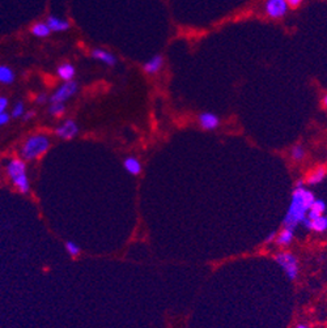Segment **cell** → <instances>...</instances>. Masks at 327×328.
<instances>
[{
	"instance_id": "52a82bcc",
	"label": "cell",
	"mask_w": 327,
	"mask_h": 328,
	"mask_svg": "<svg viewBox=\"0 0 327 328\" xmlns=\"http://www.w3.org/2000/svg\"><path fill=\"white\" fill-rule=\"evenodd\" d=\"M79 134V126L75 120L66 119L59 127H56L55 135L63 140H72Z\"/></svg>"
},
{
	"instance_id": "e0dca14e",
	"label": "cell",
	"mask_w": 327,
	"mask_h": 328,
	"mask_svg": "<svg viewBox=\"0 0 327 328\" xmlns=\"http://www.w3.org/2000/svg\"><path fill=\"white\" fill-rule=\"evenodd\" d=\"M327 175V170L324 166H318L314 170H312L309 175H308V183L312 184V186H316V184H319L324 180Z\"/></svg>"
},
{
	"instance_id": "5b68a950",
	"label": "cell",
	"mask_w": 327,
	"mask_h": 328,
	"mask_svg": "<svg viewBox=\"0 0 327 328\" xmlns=\"http://www.w3.org/2000/svg\"><path fill=\"white\" fill-rule=\"evenodd\" d=\"M77 90H79V84L75 80L63 83L49 99L51 101V104H65L66 101H68L71 97L77 93Z\"/></svg>"
},
{
	"instance_id": "6da1fadb",
	"label": "cell",
	"mask_w": 327,
	"mask_h": 328,
	"mask_svg": "<svg viewBox=\"0 0 327 328\" xmlns=\"http://www.w3.org/2000/svg\"><path fill=\"white\" fill-rule=\"evenodd\" d=\"M314 200H316L314 194L304 186L302 180H298L292 192L291 203H289L288 211L284 217V228L295 230L298 225L302 224Z\"/></svg>"
},
{
	"instance_id": "2e32d148",
	"label": "cell",
	"mask_w": 327,
	"mask_h": 328,
	"mask_svg": "<svg viewBox=\"0 0 327 328\" xmlns=\"http://www.w3.org/2000/svg\"><path fill=\"white\" fill-rule=\"evenodd\" d=\"M326 208H327L326 203H324L323 200H321V199H316V200H314V203L312 204V207L309 208V212H308L306 218L308 220H314V218L324 215V212H326Z\"/></svg>"
},
{
	"instance_id": "5bb4252c",
	"label": "cell",
	"mask_w": 327,
	"mask_h": 328,
	"mask_svg": "<svg viewBox=\"0 0 327 328\" xmlns=\"http://www.w3.org/2000/svg\"><path fill=\"white\" fill-rule=\"evenodd\" d=\"M56 75L65 83L72 81L75 75H76V70L71 63H62L56 70Z\"/></svg>"
},
{
	"instance_id": "484cf974",
	"label": "cell",
	"mask_w": 327,
	"mask_h": 328,
	"mask_svg": "<svg viewBox=\"0 0 327 328\" xmlns=\"http://www.w3.org/2000/svg\"><path fill=\"white\" fill-rule=\"evenodd\" d=\"M276 234H278V232L270 233L266 237V239H264V243H272V242L275 241V238H276Z\"/></svg>"
},
{
	"instance_id": "d4e9b609",
	"label": "cell",
	"mask_w": 327,
	"mask_h": 328,
	"mask_svg": "<svg viewBox=\"0 0 327 328\" xmlns=\"http://www.w3.org/2000/svg\"><path fill=\"white\" fill-rule=\"evenodd\" d=\"M9 119H11V115L7 113H2L0 114V127L4 125H7V123L9 122Z\"/></svg>"
},
{
	"instance_id": "ac0fdd59",
	"label": "cell",
	"mask_w": 327,
	"mask_h": 328,
	"mask_svg": "<svg viewBox=\"0 0 327 328\" xmlns=\"http://www.w3.org/2000/svg\"><path fill=\"white\" fill-rule=\"evenodd\" d=\"M30 33H32V34L37 38H46V37H49L50 33H51V30H50V28L47 26L46 23H42V21H39V23H35L34 25L32 26Z\"/></svg>"
},
{
	"instance_id": "4fadbf2b",
	"label": "cell",
	"mask_w": 327,
	"mask_h": 328,
	"mask_svg": "<svg viewBox=\"0 0 327 328\" xmlns=\"http://www.w3.org/2000/svg\"><path fill=\"white\" fill-rule=\"evenodd\" d=\"M123 168L129 174L131 175H139L141 173V162L137 157L130 156L126 157L125 161H123Z\"/></svg>"
},
{
	"instance_id": "4dcf8cb0",
	"label": "cell",
	"mask_w": 327,
	"mask_h": 328,
	"mask_svg": "<svg viewBox=\"0 0 327 328\" xmlns=\"http://www.w3.org/2000/svg\"><path fill=\"white\" fill-rule=\"evenodd\" d=\"M323 105H324V108L327 109V94L323 97Z\"/></svg>"
},
{
	"instance_id": "9c48e42d",
	"label": "cell",
	"mask_w": 327,
	"mask_h": 328,
	"mask_svg": "<svg viewBox=\"0 0 327 328\" xmlns=\"http://www.w3.org/2000/svg\"><path fill=\"white\" fill-rule=\"evenodd\" d=\"M91 55L92 58L101 61V63H104L105 66H108V67H114L115 64H117V58H115V55L114 54H111L110 51H108V50L94 49L92 50Z\"/></svg>"
},
{
	"instance_id": "9a60e30c",
	"label": "cell",
	"mask_w": 327,
	"mask_h": 328,
	"mask_svg": "<svg viewBox=\"0 0 327 328\" xmlns=\"http://www.w3.org/2000/svg\"><path fill=\"white\" fill-rule=\"evenodd\" d=\"M293 238H295V230L289 229V228H284L283 230L276 234V238H275V242L276 244L280 247L284 246H289V244L292 243Z\"/></svg>"
},
{
	"instance_id": "3957f363",
	"label": "cell",
	"mask_w": 327,
	"mask_h": 328,
	"mask_svg": "<svg viewBox=\"0 0 327 328\" xmlns=\"http://www.w3.org/2000/svg\"><path fill=\"white\" fill-rule=\"evenodd\" d=\"M7 174L11 178L13 186L21 192L28 194L30 191V183L27 173V165L23 160L13 158L7 163Z\"/></svg>"
},
{
	"instance_id": "cb8c5ba5",
	"label": "cell",
	"mask_w": 327,
	"mask_h": 328,
	"mask_svg": "<svg viewBox=\"0 0 327 328\" xmlns=\"http://www.w3.org/2000/svg\"><path fill=\"white\" fill-rule=\"evenodd\" d=\"M7 108H8V99L6 97L0 96V114L6 113Z\"/></svg>"
},
{
	"instance_id": "7402d4cb",
	"label": "cell",
	"mask_w": 327,
	"mask_h": 328,
	"mask_svg": "<svg viewBox=\"0 0 327 328\" xmlns=\"http://www.w3.org/2000/svg\"><path fill=\"white\" fill-rule=\"evenodd\" d=\"M66 111L65 104H51L49 109V113L54 116H60L63 115Z\"/></svg>"
},
{
	"instance_id": "4316f807",
	"label": "cell",
	"mask_w": 327,
	"mask_h": 328,
	"mask_svg": "<svg viewBox=\"0 0 327 328\" xmlns=\"http://www.w3.org/2000/svg\"><path fill=\"white\" fill-rule=\"evenodd\" d=\"M47 99L49 98H47L46 94H38V96H37V98H35V102H37L38 105H44V104H46Z\"/></svg>"
},
{
	"instance_id": "8992f818",
	"label": "cell",
	"mask_w": 327,
	"mask_h": 328,
	"mask_svg": "<svg viewBox=\"0 0 327 328\" xmlns=\"http://www.w3.org/2000/svg\"><path fill=\"white\" fill-rule=\"evenodd\" d=\"M289 11V6L287 0H266L264 3V12L270 18L279 20L285 17Z\"/></svg>"
},
{
	"instance_id": "ba28073f",
	"label": "cell",
	"mask_w": 327,
	"mask_h": 328,
	"mask_svg": "<svg viewBox=\"0 0 327 328\" xmlns=\"http://www.w3.org/2000/svg\"><path fill=\"white\" fill-rule=\"evenodd\" d=\"M198 123L205 131H215L220 126V118L216 114L205 111L198 115Z\"/></svg>"
},
{
	"instance_id": "83f0119b",
	"label": "cell",
	"mask_w": 327,
	"mask_h": 328,
	"mask_svg": "<svg viewBox=\"0 0 327 328\" xmlns=\"http://www.w3.org/2000/svg\"><path fill=\"white\" fill-rule=\"evenodd\" d=\"M287 2H288L289 8H291V7H292V8H297V7L300 6L304 0H287Z\"/></svg>"
},
{
	"instance_id": "277c9868",
	"label": "cell",
	"mask_w": 327,
	"mask_h": 328,
	"mask_svg": "<svg viewBox=\"0 0 327 328\" xmlns=\"http://www.w3.org/2000/svg\"><path fill=\"white\" fill-rule=\"evenodd\" d=\"M275 260L283 268L289 280L297 279L300 267H298V260L295 256V254L289 253V251H281V253L275 255Z\"/></svg>"
},
{
	"instance_id": "8fae6325",
	"label": "cell",
	"mask_w": 327,
	"mask_h": 328,
	"mask_svg": "<svg viewBox=\"0 0 327 328\" xmlns=\"http://www.w3.org/2000/svg\"><path fill=\"white\" fill-rule=\"evenodd\" d=\"M302 224L306 227V229L313 230V232L323 233L327 230V216L322 215L319 216V217L314 218V220H308V218H305V221Z\"/></svg>"
},
{
	"instance_id": "7a4b0ae2",
	"label": "cell",
	"mask_w": 327,
	"mask_h": 328,
	"mask_svg": "<svg viewBox=\"0 0 327 328\" xmlns=\"http://www.w3.org/2000/svg\"><path fill=\"white\" fill-rule=\"evenodd\" d=\"M50 148L49 136L44 134H35L28 137L21 147V158L24 161H34L46 153Z\"/></svg>"
},
{
	"instance_id": "d6986e66",
	"label": "cell",
	"mask_w": 327,
	"mask_h": 328,
	"mask_svg": "<svg viewBox=\"0 0 327 328\" xmlns=\"http://www.w3.org/2000/svg\"><path fill=\"white\" fill-rule=\"evenodd\" d=\"M15 72L8 66H0V84L11 85L15 81Z\"/></svg>"
},
{
	"instance_id": "f546056e",
	"label": "cell",
	"mask_w": 327,
	"mask_h": 328,
	"mask_svg": "<svg viewBox=\"0 0 327 328\" xmlns=\"http://www.w3.org/2000/svg\"><path fill=\"white\" fill-rule=\"evenodd\" d=\"M296 328H312V327L308 324H305V323H300V324H297V327Z\"/></svg>"
},
{
	"instance_id": "44dd1931",
	"label": "cell",
	"mask_w": 327,
	"mask_h": 328,
	"mask_svg": "<svg viewBox=\"0 0 327 328\" xmlns=\"http://www.w3.org/2000/svg\"><path fill=\"white\" fill-rule=\"evenodd\" d=\"M65 247H66V251H67L68 255H70L71 258H77V256L81 254V249L79 247V244L75 243V242L72 241L66 242Z\"/></svg>"
},
{
	"instance_id": "30bf717a",
	"label": "cell",
	"mask_w": 327,
	"mask_h": 328,
	"mask_svg": "<svg viewBox=\"0 0 327 328\" xmlns=\"http://www.w3.org/2000/svg\"><path fill=\"white\" fill-rule=\"evenodd\" d=\"M163 63H165L163 56L160 55V54H157V55L152 56V58L149 59V60H147L146 63L143 64V71L147 73V75H151V76L156 75V73H158L161 70H162Z\"/></svg>"
},
{
	"instance_id": "7c38bea8",
	"label": "cell",
	"mask_w": 327,
	"mask_h": 328,
	"mask_svg": "<svg viewBox=\"0 0 327 328\" xmlns=\"http://www.w3.org/2000/svg\"><path fill=\"white\" fill-rule=\"evenodd\" d=\"M47 26L50 28L51 32L60 33V32H67L70 29V23L66 20H62V18L55 17V16H49L46 20Z\"/></svg>"
},
{
	"instance_id": "ffe728a7",
	"label": "cell",
	"mask_w": 327,
	"mask_h": 328,
	"mask_svg": "<svg viewBox=\"0 0 327 328\" xmlns=\"http://www.w3.org/2000/svg\"><path fill=\"white\" fill-rule=\"evenodd\" d=\"M291 157H292V160L296 161V162H301V161L304 160L305 157H306V151H305L304 146H301V144H296L291 148Z\"/></svg>"
},
{
	"instance_id": "f1b7e54d",
	"label": "cell",
	"mask_w": 327,
	"mask_h": 328,
	"mask_svg": "<svg viewBox=\"0 0 327 328\" xmlns=\"http://www.w3.org/2000/svg\"><path fill=\"white\" fill-rule=\"evenodd\" d=\"M35 115L34 111H27V113L24 114L23 115V120L24 122H28V120H30L33 118V116Z\"/></svg>"
},
{
	"instance_id": "603a6c76",
	"label": "cell",
	"mask_w": 327,
	"mask_h": 328,
	"mask_svg": "<svg viewBox=\"0 0 327 328\" xmlns=\"http://www.w3.org/2000/svg\"><path fill=\"white\" fill-rule=\"evenodd\" d=\"M25 114V106H24L23 102H17V104H15V106L12 108V118H15V119H17V118H23V115Z\"/></svg>"
}]
</instances>
